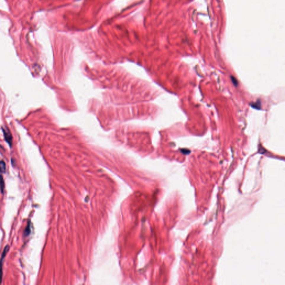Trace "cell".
Instances as JSON below:
<instances>
[{
  "instance_id": "cell-1",
  "label": "cell",
  "mask_w": 285,
  "mask_h": 285,
  "mask_svg": "<svg viewBox=\"0 0 285 285\" xmlns=\"http://www.w3.org/2000/svg\"><path fill=\"white\" fill-rule=\"evenodd\" d=\"M9 246H6L5 249H4V252L2 253V260L4 259V257L6 256V253L9 251Z\"/></svg>"
},
{
  "instance_id": "cell-2",
  "label": "cell",
  "mask_w": 285,
  "mask_h": 285,
  "mask_svg": "<svg viewBox=\"0 0 285 285\" xmlns=\"http://www.w3.org/2000/svg\"><path fill=\"white\" fill-rule=\"evenodd\" d=\"M1 170L2 173H5V170H6V165L4 162L1 161Z\"/></svg>"
},
{
  "instance_id": "cell-3",
  "label": "cell",
  "mask_w": 285,
  "mask_h": 285,
  "mask_svg": "<svg viewBox=\"0 0 285 285\" xmlns=\"http://www.w3.org/2000/svg\"><path fill=\"white\" fill-rule=\"evenodd\" d=\"M3 189H4V181L3 179L2 178L1 179V192L3 193Z\"/></svg>"
}]
</instances>
